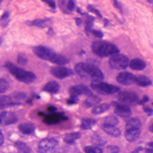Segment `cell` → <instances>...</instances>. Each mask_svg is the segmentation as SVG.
<instances>
[{
    "mask_svg": "<svg viewBox=\"0 0 153 153\" xmlns=\"http://www.w3.org/2000/svg\"><path fill=\"white\" fill-rule=\"evenodd\" d=\"M110 107L111 105L106 103L97 105L92 110V113L93 115H100L109 110Z\"/></svg>",
    "mask_w": 153,
    "mask_h": 153,
    "instance_id": "d4e9b609",
    "label": "cell"
},
{
    "mask_svg": "<svg viewBox=\"0 0 153 153\" xmlns=\"http://www.w3.org/2000/svg\"><path fill=\"white\" fill-rule=\"evenodd\" d=\"M81 136V133L79 132L69 133L64 137V141L67 143L72 144L74 143L77 140L80 138Z\"/></svg>",
    "mask_w": 153,
    "mask_h": 153,
    "instance_id": "83f0119b",
    "label": "cell"
},
{
    "mask_svg": "<svg viewBox=\"0 0 153 153\" xmlns=\"http://www.w3.org/2000/svg\"><path fill=\"white\" fill-rule=\"evenodd\" d=\"M9 87V84L8 81L4 79L0 78V94L6 92Z\"/></svg>",
    "mask_w": 153,
    "mask_h": 153,
    "instance_id": "e575fe53",
    "label": "cell"
},
{
    "mask_svg": "<svg viewBox=\"0 0 153 153\" xmlns=\"http://www.w3.org/2000/svg\"><path fill=\"white\" fill-rule=\"evenodd\" d=\"M4 142V135L2 133V132L0 130V146H2Z\"/></svg>",
    "mask_w": 153,
    "mask_h": 153,
    "instance_id": "816d5d0a",
    "label": "cell"
},
{
    "mask_svg": "<svg viewBox=\"0 0 153 153\" xmlns=\"http://www.w3.org/2000/svg\"><path fill=\"white\" fill-rule=\"evenodd\" d=\"M91 141L92 144L99 147L105 146L107 143L106 139L98 134H93L91 137Z\"/></svg>",
    "mask_w": 153,
    "mask_h": 153,
    "instance_id": "7402d4cb",
    "label": "cell"
},
{
    "mask_svg": "<svg viewBox=\"0 0 153 153\" xmlns=\"http://www.w3.org/2000/svg\"><path fill=\"white\" fill-rule=\"evenodd\" d=\"M149 97L147 95H145L144 96V97L143 98V99H141L140 100H139L138 102V104L140 105H143L145 104L146 103H147V102L149 100Z\"/></svg>",
    "mask_w": 153,
    "mask_h": 153,
    "instance_id": "bcb514c9",
    "label": "cell"
},
{
    "mask_svg": "<svg viewBox=\"0 0 153 153\" xmlns=\"http://www.w3.org/2000/svg\"><path fill=\"white\" fill-rule=\"evenodd\" d=\"M113 2H114V4L115 7L117 9L119 10V11H120V13L123 14V9H122L121 6H120V4L118 2V1L117 0H113Z\"/></svg>",
    "mask_w": 153,
    "mask_h": 153,
    "instance_id": "c3c4849f",
    "label": "cell"
},
{
    "mask_svg": "<svg viewBox=\"0 0 153 153\" xmlns=\"http://www.w3.org/2000/svg\"><path fill=\"white\" fill-rule=\"evenodd\" d=\"M43 122L47 125H53L58 124L61 121H66L68 117L64 115L63 113H52L45 115L44 116Z\"/></svg>",
    "mask_w": 153,
    "mask_h": 153,
    "instance_id": "9c48e42d",
    "label": "cell"
},
{
    "mask_svg": "<svg viewBox=\"0 0 153 153\" xmlns=\"http://www.w3.org/2000/svg\"><path fill=\"white\" fill-rule=\"evenodd\" d=\"M77 12L79 14H80V15H88L87 14L82 12V11H81V9L80 8L78 7L77 8Z\"/></svg>",
    "mask_w": 153,
    "mask_h": 153,
    "instance_id": "db71d44e",
    "label": "cell"
},
{
    "mask_svg": "<svg viewBox=\"0 0 153 153\" xmlns=\"http://www.w3.org/2000/svg\"><path fill=\"white\" fill-rule=\"evenodd\" d=\"M109 64L114 69L117 70L125 69L129 65V59L125 55L118 53L111 56L109 60Z\"/></svg>",
    "mask_w": 153,
    "mask_h": 153,
    "instance_id": "5b68a950",
    "label": "cell"
},
{
    "mask_svg": "<svg viewBox=\"0 0 153 153\" xmlns=\"http://www.w3.org/2000/svg\"><path fill=\"white\" fill-rule=\"evenodd\" d=\"M75 1L69 0L67 6V7L68 10H69V11H73L75 9Z\"/></svg>",
    "mask_w": 153,
    "mask_h": 153,
    "instance_id": "7bdbcfd3",
    "label": "cell"
},
{
    "mask_svg": "<svg viewBox=\"0 0 153 153\" xmlns=\"http://www.w3.org/2000/svg\"><path fill=\"white\" fill-rule=\"evenodd\" d=\"M96 124V121L93 119H84L82 121L80 127L84 130L91 129Z\"/></svg>",
    "mask_w": 153,
    "mask_h": 153,
    "instance_id": "f1b7e54d",
    "label": "cell"
},
{
    "mask_svg": "<svg viewBox=\"0 0 153 153\" xmlns=\"http://www.w3.org/2000/svg\"><path fill=\"white\" fill-rule=\"evenodd\" d=\"M90 87L97 93L101 95H108L115 94L120 90L119 87L115 85L103 83L102 81H92Z\"/></svg>",
    "mask_w": 153,
    "mask_h": 153,
    "instance_id": "3957f363",
    "label": "cell"
},
{
    "mask_svg": "<svg viewBox=\"0 0 153 153\" xmlns=\"http://www.w3.org/2000/svg\"><path fill=\"white\" fill-rule=\"evenodd\" d=\"M116 80L121 85L129 86L135 83V76L130 72H121L117 76Z\"/></svg>",
    "mask_w": 153,
    "mask_h": 153,
    "instance_id": "4fadbf2b",
    "label": "cell"
},
{
    "mask_svg": "<svg viewBox=\"0 0 153 153\" xmlns=\"http://www.w3.org/2000/svg\"><path fill=\"white\" fill-rule=\"evenodd\" d=\"M15 146L18 153H31V149L25 143L21 141H17L15 143Z\"/></svg>",
    "mask_w": 153,
    "mask_h": 153,
    "instance_id": "4316f807",
    "label": "cell"
},
{
    "mask_svg": "<svg viewBox=\"0 0 153 153\" xmlns=\"http://www.w3.org/2000/svg\"><path fill=\"white\" fill-rule=\"evenodd\" d=\"M18 129L24 134L30 135L34 133L35 130V126L31 123H23L19 125Z\"/></svg>",
    "mask_w": 153,
    "mask_h": 153,
    "instance_id": "ffe728a7",
    "label": "cell"
},
{
    "mask_svg": "<svg viewBox=\"0 0 153 153\" xmlns=\"http://www.w3.org/2000/svg\"><path fill=\"white\" fill-rule=\"evenodd\" d=\"M50 61L57 65H62L69 63V60L65 56L56 53L51 58Z\"/></svg>",
    "mask_w": 153,
    "mask_h": 153,
    "instance_id": "44dd1931",
    "label": "cell"
},
{
    "mask_svg": "<svg viewBox=\"0 0 153 153\" xmlns=\"http://www.w3.org/2000/svg\"><path fill=\"white\" fill-rule=\"evenodd\" d=\"M129 65L130 68L132 69L138 71L143 70L146 66V62L140 58H135L132 60Z\"/></svg>",
    "mask_w": 153,
    "mask_h": 153,
    "instance_id": "ac0fdd59",
    "label": "cell"
},
{
    "mask_svg": "<svg viewBox=\"0 0 153 153\" xmlns=\"http://www.w3.org/2000/svg\"><path fill=\"white\" fill-rule=\"evenodd\" d=\"M52 22L50 18H39L33 21H27L26 23L27 25L31 27H36L40 28H45L49 27Z\"/></svg>",
    "mask_w": 153,
    "mask_h": 153,
    "instance_id": "5bb4252c",
    "label": "cell"
},
{
    "mask_svg": "<svg viewBox=\"0 0 153 153\" xmlns=\"http://www.w3.org/2000/svg\"><path fill=\"white\" fill-rule=\"evenodd\" d=\"M135 83L140 87H147L152 85V81L146 76L140 75L135 76Z\"/></svg>",
    "mask_w": 153,
    "mask_h": 153,
    "instance_id": "d6986e66",
    "label": "cell"
},
{
    "mask_svg": "<svg viewBox=\"0 0 153 153\" xmlns=\"http://www.w3.org/2000/svg\"><path fill=\"white\" fill-rule=\"evenodd\" d=\"M58 146L59 142L55 139H43L39 143L37 150L40 153H53L56 151Z\"/></svg>",
    "mask_w": 153,
    "mask_h": 153,
    "instance_id": "277c9868",
    "label": "cell"
},
{
    "mask_svg": "<svg viewBox=\"0 0 153 153\" xmlns=\"http://www.w3.org/2000/svg\"><path fill=\"white\" fill-rule=\"evenodd\" d=\"M92 50L95 54L101 57H107L118 53L119 50L113 43L103 41L94 42L92 45Z\"/></svg>",
    "mask_w": 153,
    "mask_h": 153,
    "instance_id": "7a4b0ae2",
    "label": "cell"
},
{
    "mask_svg": "<svg viewBox=\"0 0 153 153\" xmlns=\"http://www.w3.org/2000/svg\"><path fill=\"white\" fill-rule=\"evenodd\" d=\"M141 125V122L139 119L137 118H133L130 119L126 123L125 128L126 130L133 128H140Z\"/></svg>",
    "mask_w": 153,
    "mask_h": 153,
    "instance_id": "484cf974",
    "label": "cell"
},
{
    "mask_svg": "<svg viewBox=\"0 0 153 153\" xmlns=\"http://www.w3.org/2000/svg\"><path fill=\"white\" fill-rule=\"evenodd\" d=\"M2 42H3V39H2V37L0 36V45H1V44L2 43Z\"/></svg>",
    "mask_w": 153,
    "mask_h": 153,
    "instance_id": "91938a15",
    "label": "cell"
},
{
    "mask_svg": "<svg viewBox=\"0 0 153 153\" xmlns=\"http://www.w3.org/2000/svg\"><path fill=\"white\" fill-rule=\"evenodd\" d=\"M94 18L93 17L88 15L87 19L85 22V31L88 36H89L93 26Z\"/></svg>",
    "mask_w": 153,
    "mask_h": 153,
    "instance_id": "4dcf8cb0",
    "label": "cell"
},
{
    "mask_svg": "<svg viewBox=\"0 0 153 153\" xmlns=\"http://www.w3.org/2000/svg\"><path fill=\"white\" fill-rule=\"evenodd\" d=\"M111 105L115 107V113L116 115L122 117H129L132 115V111L129 107L123 103L113 101Z\"/></svg>",
    "mask_w": 153,
    "mask_h": 153,
    "instance_id": "30bf717a",
    "label": "cell"
},
{
    "mask_svg": "<svg viewBox=\"0 0 153 153\" xmlns=\"http://www.w3.org/2000/svg\"><path fill=\"white\" fill-rule=\"evenodd\" d=\"M102 128L106 133L112 137H119L121 134L120 130L115 126L103 124L102 125Z\"/></svg>",
    "mask_w": 153,
    "mask_h": 153,
    "instance_id": "e0dca14e",
    "label": "cell"
},
{
    "mask_svg": "<svg viewBox=\"0 0 153 153\" xmlns=\"http://www.w3.org/2000/svg\"><path fill=\"white\" fill-rule=\"evenodd\" d=\"M33 51L39 58L49 61L56 54V52L52 49L42 45H39L34 47Z\"/></svg>",
    "mask_w": 153,
    "mask_h": 153,
    "instance_id": "52a82bcc",
    "label": "cell"
},
{
    "mask_svg": "<svg viewBox=\"0 0 153 153\" xmlns=\"http://www.w3.org/2000/svg\"><path fill=\"white\" fill-rule=\"evenodd\" d=\"M87 9L90 12L95 14V15H97V16L99 17V18H102V15H101L100 11H99L98 9H97L93 7V6H91V5H89L88 6Z\"/></svg>",
    "mask_w": 153,
    "mask_h": 153,
    "instance_id": "ab89813d",
    "label": "cell"
},
{
    "mask_svg": "<svg viewBox=\"0 0 153 153\" xmlns=\"http://www.w3.org/2000/svg\"><path fill=\"white\" fill-rule=\"evenodd\" d=\"M27 95L25 92H18L15 93L14 94L12 95V97L11 96V97L13 98L16 100L20 101L25 99L27 97Z\"/></svg>",
    "mask_w": 153,
    "mask_h": 153,
    "instance_id": "8d00e7d4",
    "label": "cell"
},
{
    "mask_svg": "<svg viewBox=\"0 0 153 153\" xmlns=\"http://www.w3.org/2000/svg\"><path fill=\"white\" fill-rule=\"evenodd\" d=\"M17 61L18 64H19L20 65H25L28 63V60L25 55L21 54V55H19L18 56L17 58Z\"/></svg>",
    "mask_w": 153,
    "mask_h": 153,
    "instance_id": "74e56055",
    "label": "cell"
},
{
    "mask_svg": "<svg viewBox=\"0 0 153 153\" xmlns=\"http://www.w3.org/2000/svg\"><path fill=\"white\" fill-rule=\"evenodd\" d=\"M108 23H109V20H108L107 19H104V26H105V27L107 26Z\"/></svg>",
    "mask_w": 153,
    "mask_h": 153,
    "instance_id": "9f6ffc18",
    "label": "cell"
},
{
    "mask_svg": "<svg viewBox=\"0 0 153 153\" xmlns=\"http://www.w3.org/2000/svg\"><path fill=\"white\" fill-rule=\"evenodd\" d=\"M51 72L53 75L59 79H63L74 74V72L71 69L63 66L53 67L51 69Z\"/></svg>",
    "mask_w": 153,
    "mask_h": 153,
    "instance_id": "8fae6325",
    "label": "cell"
},
{
    "mask_svg": "<svg viewBox=\"0 0 153 153\" xmlns=\"http://www.w3.org/2000/svg\"><path fill=\"white\" fill-rule=\"evenodd\" d=\"M60 89V86L55 81H49L43 87V90L50 93H56Z\"/></svg>",
    "mask_w": 153,
    "mask_h": 153,
    "instance_id": "603a6c76",
    "label": "cell"
},
{
    "mask_svg": "<svg viewBox=\"0 0 153 153\" xmlns=\"http://www.w3.org/2000/svg\"><path fill=\"white\" fill-rule=\"evenodd\" d=\"M75 71L80 77L90 78L94 81H102L104 75L102 70L97 67L90 63L80 62L75 66Z\"/></svg>",
    "mask_w": 153,
    "mask_h": 153,
    "instance_id": "6da1fadb",
    "label": "cell"
},
{
    "mask_svg": "<svg viewBox=\"0 0 153 153\" xmlns=\"http://www.w3.org/2000/svg\"><path fill=\"white\" fill-rule=\"evenodd\" d=\"M69 92L71 96L78 97L79 96L81 95L80 90L77 85L71 87L69 90Z\"/></svg>",
    "mask_w": 153,
    "mask_h": 153,
    "instance_id": "d590c367",
    "label": "cell"
},
{
    "mask_svg": "<svg viewBox=\"0 0 153 153\" xmlns=\"http://www.w3.org/2000/svg\"><path fill=\"white\" fill-rule=\"evenodd\" d=\"M84 151L86 153H103L102 149L96 146H88L84 148Z\"/></svg>",
    "mask_w": 153,
    "mask_h": 153,
    "instance_id": "836d02e7",
    "label": "cell"
},
{
    "mask_svg": "<svg viewBox=\"0 0 153 153\" xmlns=\"http://www.w3.org/2000/svg\"><path fill=\"white\" fill-rule=\"evenodd\" d=\"M41 1L48 5V6L52 9H56V4L54 0H41Z\"/></svg>",
    "mask_w": 153,
    "mask_h": 153,
    "instance_id": "60d3db41",
    "label": "cell"
},
{
    "mask_svg": "<svg viewBox=\"0 0 153 153\" xmlns=\"http://www.w3.org/2000/svg\"><path fill=\"white\" fill-rule=\"evenodd\" d=\"M119 123L118 119L116 116L114 115H111L106 117L104 121V124L116 126Z\"/></svg>",
    "mask_w": 153,
    "mask_h": 153,
    "instance_id": "1f68e13d",
    "label": "cell"
},
{
    "mask_svg": "<svg viewBox=\"0 0 153 153\" xmlns=\"http://www.w3.org/2000/svg\"><path fill=\"white\" fill-rule=\"evenodd\" d=\"M141 131L140 128H133L127 130L125 133L126 140L129 142L137 140L140 136Z\"/></svg>",
    "mask_w": 153,
    "mask_h": 153,
    "instance_id": "2e32d148",
    "label": "cell"
},
{
    "mask_svg": "<svg viewBox=\"0 0 153 153\" xmlns=\"http://www.w3.org/2000/svg\"><path fill=\"white\" fill-rule=\"evenodd\" d=\"M56 107H55L53 106H50L48 107L47 108V111L49 112V113H54L57 111Z\"/></svg>",
    "mask_w": 153,
    "mask_h": 153,
    "instance_id": "681fc988",
    "label": "cell"
},
{
    "mask_svg": "<svg viewBox=\"0 0 153 153\" xmlns=\"http://www.w3.org/2000/svg\"><path fill=\"white\" fill-rule=\"evenodd\" d=\"M18 119L12 112L4 111L0 114V125H9L16 123Z\"/></svg>",
    "mask_w": 153,
    "mask_h": 153,
    "instance_id": "7c38bea8",
    "label": "cell"
},
{
    "mask_svg": "<svg viewBox=\"0 0 153 153\" xmlns=\"http://www.w3.org/2000/svg\"><path fill=\"white\" fill-rule=\"evenodd\" d=\"M118 100L121 103L129 105L136 104L139 101V97L135 93L131 91H123L117 96Z\"/></svg>",
    "mask_w": 153,
    "mask_h": 153,
    "instance_id": "8992f818",
    "label": "cell"
},
{
    "mask_svg": "<svg viewBox=\"0 0 153 153\" xmlns=\"http://www.w3.org/2000/svg\"><path fill=\"white\" fill-rule=\"evenodd\" d=\"M77 86L80 90L81 95H84L88 97L93 95V93L92 91V90L85 85L80 84L77 85Z\"/></svg>",
    "mask_w": 153,
    "mask_h": 153,
    "instance_id": "d6a6232c",
    "label": "cell"
},
{
    "mask_svg": "<svg viewBox=\"0 0 153 153\" xmlns=\"http://www.w3.org/2000/svg\"><path fill=\"white\" fill-rule=\"evenodd\" d=\"M79 99L78 97L76 96H71L70 99H68L67 101V103L68 104L72 105L76 104L78 103Z\"/></svg>",
    "mask_w": 153,
    "mask_h": 153,
    "instance_id": "b9f144b4",
    "label": "cell"
},
{
    "mask_svg": "<svg viewBox=\"0 0 153 153\" xmlns=\"http://www.w3.org/2000/svg\"><path fill=\"white\" fill-rule=\"evenodd\" d=\"M54 34V31H53V29H52V28H49V30L48 31V34H49V35H53Z\"/></svg>",
    "mask_w": 153,
    "mask_h": 153,
    "instance_id": "11a10c76",
    "label": "cell"
},
{
    "mask_svg": "<svg viewBox=\"0 0 153 153\" xmlns=\"http://www.w3.org/2000/svg\"><path fill=\"white\" fill-rule=\"evenodd\" d=\"M21 104V103L13 101V99L11 96H0V110L9 107L18 106Z\"/></svg>",
    "mask_w": 153,
    "mask_h": 153,
    "instance_id": "9a60e30c",
    "label": "cell"
},
{
    "mask_svg": "<svg viewBox=\"0 0 153 153\" xmlns=\"http://www.w3.org/2000/svg\"><path fill=\"white\" fill-rule=\"evenodd\" d=\"M91 32L93 34L94 36H95L96 37H97V38L102 39L103 37V34L101 31H97V30H92Z\"/></svg>",
    "mask_w": 153,
    "mask_h": 153,
    "instance_id": "ee69618b",
    "label": "cell"
},
{
    "mask_svg": "<svg viewBox=\"0 0 153 153\" xmlns=\"http://www.w3.org/2000/svg\"><path fill=\"white\" fill-rule=\"evenodd\" d=\"M14 77L18 81L26 84H30L33 83L37 78L36 75L33 72L27 71L21 68H19Z\"/></svg>",
    "mask_w": 153,
    "mask_h": 153,
    "instance_id": "ba28073f",
    "label": "cell"
},
{
    "mask_svg": "<svg viewBox=\"0 0 153 153\" xmlns=\"http://www.w3.org/2000/svg\"><path fill=\"white\" fill-rule=\"evenodd\" d=\"M85 52L84 51L81 50L80 52V55H83V54H85Z\"/></svg>",
    "mask_w": 153,
    "mask_h": 153,
    "instance_id": "680465c9",
    "label": "cell"
},
{
    "mask_svg": "<svg viewBox=\"0 0 153 153\" xmlns=\"http://www.w3.org/2000/svg\"><path fill=\"white\" fill-rule=\"evenodd\" d=\"M143 149V148L141 147V146H139V147L136 148L135 149V150L132 152V153H139L140 151L142 150Z\"/></svg>",
    "mask_w": 153,
    "mask_h": 153,
    "instance_id": "f5cc1de1",
    "label": "cell"
},
{
    "mask_svg": "<svg viewBox=\"0 0 153 153\" xmlns=\"http://www.w3.org/2000/svg\"><path fill=\"white\" fill-rule=\"evenodd\" d=\"M10 12L9 11H6L1 16L0 18V25L2 27H6L9 25L10 19Z\"/></svg>",
    "mask_w": 153,
    "mask_h": 153,
    "instance_id": "f546056e",
    "label": "cell"
},
{
    "mask_svg": "<svg viewBox=\"0 0 153 153\" xmlns=\"http://www.w3.org/2000/svg\"><path fill=\"white\" fill-rule=\"evenodd\" d=\"M120 149L116 146H108L106 148V153H118Z\"/></svg>",
    "mask_w": 153,
    "mask_h": 153,
    "instance_id": "f35d334b",
    "label": "cell"
},
{
    "mask_svg": "<svg viewBox=\"0 0 153 153\" xmlns=\"http://www.w3.org/2000/svg\"><path fill=\"white\" fill-rule=\"evenodd\" d=\"M27 102L28 103L30 104H32V99H28Z\"/></svg>",
    "mask_w": 153,
    "mask_h": 153,
    "instance_id": "6f0895ef",
    "label": "cell"
},
{
    "mask_svg": "<svg viewBox=\"0 0 153 153\" xmlns=\"http://www.w3.org/2000/svg\"><path fill=\"white\" fill-rule=\"evenodd\" d=\"M101 99L97 96H89L84 102V105L87 108H91L96 106L101 102Z\"/></svg>",
    "mask_w": 153,
    "mask_h": 153,
    "instance_id": "cb8c5ba5",
    "label": "cell"
},
{
    "mask_svg": "<svg viewBox=\"0 0 153 153\" xmlns=\"http://www.w3.org/2000/svg\"><path fill=\"white\" fill-rule=\"evenodd\" d=\"M148 2H149V3H153V0H147Z\"/></svg>",
    "mask_w": 153,
    "mask_h": 153,
    "instance_id": "94428289",
    "label": "cell"
},
{
    "mask_svg": "<svg viewBox=\"0 0 153 153\" xmlns=\"http://www.w3.org/2000/svg\"><path fill=\"white\" fill-rule=\"evenodd\" d=\"M143 110L144 112L146 113L148 116H152L153 115V109L149 107H144L143 108Z\"/></svg>",
    "mask_w": 153,
    "mask_h": 153,
    "instance_id": "f6af8a7d",
    "label": "cell"
},
{
    "mask_svg": "<svg viewBox=\"0 0 153 153\" xmlns=\"http://www.w3.org/2000/svg\"><path fill=\"white\" fill-rule=\"evenodd\" d=\"M3 1V0H0V6H1V4L2 3Z\"/></svg>",
    "mask_w": 153,
    "mask_h": 153,
    "instance_id": "6125c7cd",
    "label": "cell"
},
{
    "mask_svg": "<svg viewBox=\"0 0 153 153\" xmlns=\"http://www.w3.org/2000/svg\"><path fill=\"white\" fill-rule=\"evenodd\" d=\"M75 23L77 26H80L81 25L82 22H83V20L81 18H75Z\"/></svg>",
    "mask_w": 153,
    "mask_h": 153,
    "instance_id": "f907efd6",
    "label": "cell"
},
{
    "mask_svg": "<svg viewBox=\"0 0 153 153\" xmlns=\"http://www.w3.org/2000/svg\"><path fill=\"white\" fill-rule=\"evenodd\" d=\"M153 143L150 142L148 144L147 147L146 148L145 151L146 153H153Z\"/></svg>",
    "mask_w": 153,
    "mask_h": 153,
    "instance_id": "7dc6e473",
    "label": "cell"
}]
</instances>
